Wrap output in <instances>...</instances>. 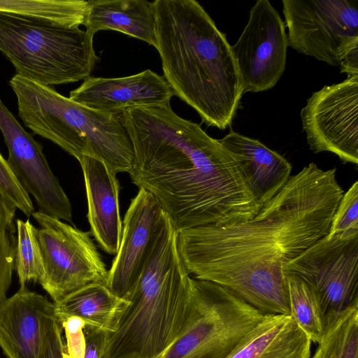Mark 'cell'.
I'll return each instance as SVG.
<instances>
[{"label": "cell", "instance_id": "6da1fadb", "mask_svg": "<svg viewBox=\"0 0 358 358\" xmlns=\"http://www.w3.org/2000/svg\"><path fill=\"white\" fill-rule=\"evenodd\" d=\"M343 193L335 168L310 163L252 218L178 231L181 260L262 313L289 315L285 266L327 235Z\"/></svg>", "mask_w": 358, "mask_h": 358}, {"label": "cell", "instance_id": "7a4b0ae2", "mask_svg": "<svg viewBox=\"0 0 358 358\" xmlns=\"http://www.w3.org/2000/svg\"><path fill=\"white\" fill-rule=\"evenodd\" d=\"M135 155L131 182L177 231L247 221L261 209L232 154L171 106L123 112Z\"/></svg>", "mask_w": 358, "mask_h": 358}, {"label": "cell", "instance_id": "3957f363", "mask_svg": "<svg viewBox=\"0 0 358 358\" xmlns=\"http://www.w3.org/2000/svg\"><path fill=\"white\" fill-rule=\"evenodd\" d=\"M154 5L163 77L205 124L225 129L244 92L226 35L195 0H155Z\"/></svg>", "mask_w": 358, "mask_h": 358}, {"label": "cell", "instance_id": "277c9868", "mask_svg": "<svg viewBox=\"0 0 358 358\" xmlns=\"http://www.w3.org/2000/svg\"><path fill=\"white\" fill-rule=\"evenodd\" d=\"M166 215L152 253L124 299L102 358H159L180 333L190 300V275Z\"/></svg>", "mask_w": 358, "mask_h": 358}, {"label": "cell", "instance_id": "5b68a950", "mask_svg": "<svg viewBox=\"0 0 358 358\" xmlns=\"http://www.w3.org/2000/svg\"><path fill=\"white\" fill-rule=\"evenodd\" d=\"M18 115L34 134L51 141L77 159L90 156L116 174L134 164L133 143L124 113L92 109L50 86L15 75L10 80Z\"/></svg>", "mask_w": 358, "mask_h": 358}, {"label": "cell", "instance_id": "8992f818", "mask_svg": "<svg viewBox=\"0 0 358 358\" xmlns=\"http://www.w3.org/2000/svg\"><path fill=\"white\" fill-rule=\"evenodd\" d=\"M93 37L79 27L0 13V51L16 75L42 85L68 84L90 76L99 60Z\"/></svg>", "mask_w": 358, "mask_h": 358}, {"label": "cell", "instance_id": "52a82bcc", "mask_svg": "<svg viewBox=\"0 0 358 358\" xmlns=\"http://www.w3.org/2000/svg\"><path fill=\"white\" fill-rule=\"evenodd\" d=\"M189 313L159 358H227L265 317L227 289L190 277Z\"/></svg>", "mask_w": 358, "mask_h": 358}, {"label": "cell", "instance_id": "ba28073f", "mask_svg": "<svg viewBox=\"0 0 358 358\" xmlns=\"http://www.w3.org/2000/svg\"><path fill=\"white\" fill-rule=\"evenodd\" d=\"M288 46L333 66L358 48L357 2L283 0Z\"/></svg>", "mask_w": 358, "mask_h": 358}, {"label": "cell", "instance_id": "9c48e42d", "mask_svg": "<svg viewBox=\"0 0 358 358\" xmlns=\"http://www.w3.org/2000/svg\"><path fill=\"white\" fill-rule=\"evenodd\" d=\"M32 216L45 268L40 285L53 303L88 284L106 285L108 271L90 233L41 211Z\"/></svg>", "mask_w": 358, "mask_h": 358}, {"label": "cell", "instance_id": "30bf717a", "mask_svg": "<svg viewBox=\"0 0 358 358\" xmlns=\"http://www.w3.org/2000/svg\"><path fill=\"white\" fill-rule=\"evenodd\" d=\"M285 272L296 275L313 288L324 324L358 304V236L326 235L289 262Z\"/></svg>", "mask_w": 358, "mask_h": 358}, {"label": "cell", "instance_id": "8fae6325", "mask_svg": "<svg viewBox=\"0 0 358 358\" xmlns=\"http://www.w3.org/2000/svg\"><path fill=\"white\" fill-rule=\"evenodd\" d=\"M301 119L314 153L330 152L345 163L358 164V76L313 93Z\"/></svg>", "mask_w": 358, "mask_h": 358}, {"label": "cell", "instance_id": "7c38bea8", "mask_svg": "<svg viewBox=\"0 0 358 358\" xmlns=\"http://www.w3.org/2000/svg\"><path fill=\"white\" fill-rule=\"evenodd\" d=\"M287 36L285 23L268 0H258L238 41L231 45L243 92L273 88L286 66Z\"/></svg>", "mask_w": 358, "mask_h": 358}, {"label": "cell", "instance_id": "4fadbf2b", "mask_svg": "<svg viewBox=\"0 0 358 358\" xmlns=\"http://www.w3.org/2000/svg\"><path fill=\"white\" fill-rule=\"evenodd\" d=\"M166 214L150 192L139 188L122 221L118 252L108 271L106 285L124 299L150 257Z\"/></svg>", "mask_w": 358, "mask_h": 358}, {"label": "cell", "instance_id": "5bb4252c", "mask_svg": "<svg viewBox=\"0 0 358 358\" xmlns=\"http://www.w3.org/2000/svg\"><path fill=\"white\" fill-rule=\"evenodd\" d=\"M58 320L53 302L26 286L0 303V347L8 358H38Z\"/></svg>", "mask_w": 358, "mask_h": 358}, {"label": "cell", "instance_id": "9a60e30c", "mask_svg": "<svg viewBox=\"0 0 358 358\" xmlns=\"http://www.w3.org/2000/svg\"><path fill=\"white\" fill-rule=\"evenodd\" d=\"M174 94L163 76L150 69L120 78L89 76L69 99L94 110L124 112L129 109L169 106Z\"/></svg>", "mask_w": 358, "mask_h": 358}, {"label": "cell", "instance_id": "2e32d148", "mask_svg": "<svg viewBox=\"0 0 358 358\" xmlns=\"http://www.w3.org/2000/svg\"><path fill=\"white\" fill-rule=\"evenodd\" d=\"M78 161L84 176L91 234L101 250L116 255L122 231L116 173L93 157L83 155Z\"/></svg>", "mask_w": 358, "mask_h": 358}, {"label": "cell", "instance_id": "e0dca14e", "mask_svg": "<svg viewBox=\"0 0 358 358\" xmlns=\"http://www.w3.org/2000/svg\"><path fill=\"white\" fill-rule=\"evenodd\" d=\"M218 141L235 158L261 207L273 198L292 176L290 163L258 140L230 131Z\"/></svg>", "mask_w": 358, "mask_h": 358}, {"label": "cell", "instance_id": "ac0fdd59", "mask_svg": "<svg viewBox=\"0 0 358 358\" xmlns=\"http://www.w3.org/2000/svg\"><path fill=\"white\" fill-rule=\"evenodd\" d=\"M310 345L290 315L268 314L227 358H309Z\"/></svg>", "mask_w": 358, "mask_h": 358}, {"label": "cell", "instance_id": "d6986e66", "mask_svg": "<svg viewBox=\"0 0 358 358\" xmlns=\"http://www.w3.org/2000/svg\"><path fill=\"white\" fill-rule=\"evenodd\" d=\"M83 25L92 36L101 30H115L143 41L156 48L154 1H88Z\"/></svg>", "mask_w": 358, "mask_h": 358}, {"label": "cell", "instance_id": "ffe728a7", "mask_svg": "<svg viewBox=\"0 0 358 358\" xmlns=\"http://www.w3.org/2000/svg\"><path fill=\"white\" fill-rule=\"evenodd\" d=\"M0 130L8 150L7 162L20 183L26 189L47 183L52 172L42 145L24 129L1 99Z\"/></svg>", "mask_w": 358, "mask_h": 358}, {"label": "cell", "instance_id": "44dd1931", "mask_svg": "<svg viewBox=\"0 0 358 358\" xmlns=\"http://www.w3.org/2000/svg\"><path fill=\"white\" fill-rule=\"evenodd\" d=\"M58 320L77 317L86 324L110 331L127 301L102 283H90L54 303Z\"/></svg>", "mask_w": 358, "mask_h": 358}, {"label": "cell", "instance_id": "7402d4cb", "mask_svg": "<svg viewBox=\"0 0 358 358\" xmlns=\"http://www.w3.org/2000/svg\"><path fill=\"white\" fill-rule=\"evenodd\" d=\"M87 6L85 0H0V13L79 27L84 24Z\"/></svg>", "mask_w": 358, "mask_h": 358}, {"label": "cell", "instance_id": "603a6c76", "mask_svg": "<svg viewBox=\"0 0 358 358\" xmlns=\"http://www.w3.org/2000/svg\"><path fill=\"white\" fill-rule=\"evenodd\" d=\"M312 358H358V304L325 322Z\"/></svg>", "mask_w": 358, "mask_h": 358}, {"label": "cell", "instance_id": "cb8c5ba5", "mask_svg": "<svg viewBox=\"0 0 358 358\" xmlns=\"http://www.w3.org/2000/svg\"><path fill=\"white\" fill-rule=\"evenodd\" d=\"M285 275L289 315L311 342L318 343L324 329L318 298L313 288L303 279L292 273Z\"/></svg>", "mask_w": 358, "mask_h": 358}, {"label": "cell", "instance_id": "d4e9b609", "mask_svg": "<svg viewBox=\"0 0 358 358\" xmlns=\"http://www.w3.org/2000/svg\"><path fill=\"white\" fill-rule=\"evenodd\" d=\"M17 245L15 270L20 287L29 282L41 284L45 277V268L41 250L37 238V229L30 222L17 219Z\"/></svg>", "mask_w": 358, "mask_h": 358}, {"label": "cell", "instance_id": "484cf974", "mask_svg": "<svg viewBox=\"0 0 358 358\" xmlns=\"http://www.w3.org/2000/svg\"><path fill=\"white\" fill-rule=\"evenodd\" d=\"M16 209L0 194V303L6 298L15 269Z\"/></svg>", "mask_w": 358, "mask_h": 358}, {"label": "cell", "instance_id": "4316f807", "mask_svg": "<svg viewBox=\"0 0 358 358\" xmlns=\"http://www.w3.org/2000/svg\"><path fill=\"white\" fill-rule=\"evenodd\" d=\"M328 236H358V181L343 193L332 217Z\"/></svg>", "mask_w": 358, "mask_h": 358}, {"label": "cell", "instance_id": "83f0119b", "mask_svg": "<svg viewBox=\"0 0 358 358\" xmlns=\"http://www.w3.org/2000/svg\"><path fill=\"white\" fill-rule=\"evenodd\" d=\"M0 194L28 217L35 212L29 194L17 180L1 152Z\"/></svg>", "mask_w": 358, "mask_h": 358}, {"label": "cell", "instance_id": "f1b7e54d", "mask_svg": "<svg viewBox=\"0 0 358 358\" xmlns=\"http://www.w3.org/2000/svg\"><path fill=\"white\" fill-rule=\"evenodd\" d=\"M64 331L66 348L70 358H83L85 339L83 329L86 323L79 317H69L59 320Z\"/></svg>", "mask_w": 358, "mask_h": 358}, {"label": "cell", "instance_id": "f546056e", "mask_svg": "<svg viewBox=\"0 0 358 358\" xmlns=\"http://www.w3.org/2000/svg\"><path fill=\"white\" fill-rule=\"evenodd\" d=\"M62 328L56 320L47 333L38 358H70L62 337Z\"/></svg>", "mask_w": 358, "mask_h": 358}, {"label": "cell", "instance_id": "4dcf8cb0", "mask_svg": "<svg viewBox=\"0 0 358 358\" xmlns=\"http://www.w3.org/2000/svg\"><path fill=\"white\" fill-rule=\"evenodd\" d=\"M83 332L85 348L83 358H102L107 338V331L85 324Z\"/></svg>", "mask_w": 358, "mask_h": 358}, {"label": "cell", "instance_id": "1f68e13d", "mask_svg": "<svg viewBox=\"0 0 358 358\" xmlns=\"http://www.w3.org/2000/svg\"><path fill=\"white\" fill-rule=\"evenodd\" d=\"M341 72L348 76H358V48L353 50L342 61L340 65Z\"/></svg>", "mask_w": 358, "mask_h": 358}]
</instances>
